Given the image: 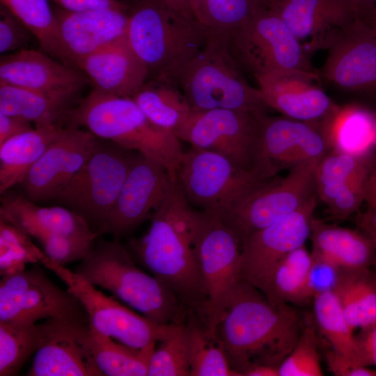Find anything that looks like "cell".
<instances>
[{
    "mask_svg": "<svg viewBox=\"0 0 376 376\" xmlns=\"http://www.w3.org/2000/svg\"><path fill=\"white\" fill-rule=\"evenodd\" d=\"M136 153L97 140L88 159L54 199L81 216L99 236L104 234Z\"/></svg>",
    "mask_w": 376,
    "mask_h": 376,
    "instance_id": "obj_9",
    "label": "cell"
},
{
    "mask_svg": "<svg viewBox=\"0 0 376 376\" xmlns=\"http://www.w3.org/2000/svg\"><path fill=\"white\" fill-rule=\"evenodd\" d=\"M269 178L239 168L216 152L192 146L184 152L176 172V181L189 203L218 217Z\"/></svg>",
    "mask_w": 376,
    "mask_h": 376,
    "instance_id": "obj_10",
    "label": "cell"
},
{
    "mask_svg": "<svg viewBox=\"0 0 376 376\" xmlns=\"http://www.w3.org/2000/svg\"><path fill=\"white\" fill-rule=\"evenodd\" d=\"M359 19L366 24L376 26V6H368L361 11Z\"/></svg>",
    "mask_w": 376,
    "mask_h": 376,
    "instance_id": "obj_55",
    "label": "cell"
},
{
    "mask_svg": "<svg viewBox=\"0 0 376 376\" xmlns=\"http://www.w3.org/2000/svg\"><path fill=\"white\" fill-rule=\"evenodd\" d=\"M28 376H102L93 350L89 322L48 318Z\"/></svg>",
    "mask_w": 376,
    "mask_h": 376,
    "instance_id": "obj_17",
    "label": "cell"
},
{
    "mask_svg": "<svg viewBox=\"0 0 376 376\" xmlns=\"http://www.w3.org/2000/svg\"><path fill=\"white\" fill-rule=\"evenodd\" d=\"M260 146L265 164L277 173L285 167L320 159L329 150L315 125L267 113L262 119Z\"/></svg>",
    "mask_w": 376,
    "mask_h": 376,
    "instance_id": "obj_24",
    "label": "cell"
},
{
    "mask_svg": "<svg viewBox=\"0 0 376 376\" xmlns=\"http://www.w3.org/2000/svg\"><path fill=\"white\" fill-rule=\"evenodd\" d=\"M88 81L84 72L43 52L23 49L1 57L0 84L75 97Z\"/></svg>",
    "mask_w": 376,
    "mask_h": 376,
    "instance_id": "obj_23",
    "label": "cell"
},
{
    "mask_svg": "<svg viewBox=\"0 0 376 376\" xmlns=\"http://www.w3.org/2000/svg\"><path fill=\"white\" fill-rule=\"evenodd\" d=\"M176 83L194 111L224 109L267 113L269 109L258 88L247 82L234 59L228 31L211 30Z\"/></svg>",
    "mask_w": 376,
    "mask_h": 376,
    "instance_id": "obj_5",
    "label": "cell"
},
{
    "mask_svg": "<svg viewBox=\"0 0 376 376\" xmlns=\"http://www.w3.org/2000/svg\"><path fill=\"white\" fill-rule=\"evenodd\" d=\"M333 292L354 329L376 324V272L341 270Z\"/></svg>",
    "mask_w": 376,
    "mask_h": 376,
    "instance_id": "obj_32",
    "label": "cell"
},
{
    "mask_svg": "<svg viewBox=\"0 0 376 376\" xmlns=\"http://www.w3.org/2000/svg\"><path fill=\"white\" fill-rule=\"evenodd\" d=\"M163 1L175 11L185 16L195 18L191 8L189 0H163Z\"/></svg>",
    "mask_w": 376,
    "mask_h": 376,
    "instance_id": "obj_53",
    "label": "cell"
},
{
    "mask_svg": "<svg viewBox=\"0 0 376 376\" xmlns=\"http://www.w3.org/2000/svg\"><path fill=\"white\" fill-rule=\"evenodd\" d=\"M75 272L157 324L187 322L190 312L164 284L142 269L118 239L95 242Z\"/></svg>",
    "mask_w": 376,
    "mask_h": 376,
    "instance_id": "obj_4",
    "label": "cell"
},
{
    "mask_svg": "<svg viewBox=\"0 0 376 376\" xmlns=\"http://www.w3.org/2000/svg\"><path fill=\"white\" fill-rule=\"evenodd\" d=\"M97 236L54 235L46 237L39 242L47 256L65 265L83 260L93 249Z\"/></svg>",
    "mask_w": 376,
    "mask_h": 376,
    "instance_id": "obj_43",
    "label": "cell"
},
{
    "mask_svg": "<svg viewBox=\"0 0 376 376\" xmlns=\"http://www.w3.org/2000/svg\"><path fill=\"white\" fill-rule=\"evenodd\" d=\"M48 318L89 322L77 297L52 282L38 266L1 276L0 321L36 323Z\"/></svg>",
    "mask_w": 376,
    "mask_h": 376,
    "instance_id": "obj_14",
    "label": "cell"
},
{
    "mask_svg": "<svg viewBox=\"0 0 376 376\" xmlns=\"http://www.w3.org/2000/svg\"><path fill=\"white\" fill-rule=\"evenodd\" d=\"M89 326L95 360L103 375H148L150 359L157 343L142 348L132 347Z\"/></svg>",
    "mask_w": 376,
    "mask_h": 376,
    "instance_id": "obj_34",
    "label": "cell"
},
{
    "mask_svg": "<svg viewBox=\"0 0 376 376\" xmlns=\"http://www.w3.org/2000/svg\"><path fill=\"white\" fill-rule=\"evenodd\" d=\"M74 97L0 84V112L22 117L35 127L62 125Z\"/></svg>",
    "mask_w": 376,
    "mask_h": 376,
    "instance_id": "obj_30",
    "label": "cell"
},
{
    "mask_svg": "<svg viewBox=\"0 0 376 376\" xmlns=\"http://www.w3.org/2000/svg\"><path fill=\"white\" fill-rule=\"evenodd\" d=\"M265 114L224 109L192 111L175 134L192 147L226 157L239 168L272 177L277 173L265 164L260 146Z\"/></svg>",
    "mask_w": 376,
    "mask_h": 376,
    "instance_id": "obj_8",
    "label": "cell"
},
{
    "mask_svg": "<svg viewBox=\"0 0 376 376\" xmlns=\"http://www.w3.org/2000/svg\"><path fill=\"white\" fill-rule=\"evenodd\" d=\"M208 0H189L194 17L200 22Z\"/></svg>",
    "mask_w": 376,
    "mask_h": 376,
    "instance_id": "obj_56",
    "label": "cell"
},
{
    "mask_svg": "<svg viewBox=\"0 0 376 376\" xmlns=\"http://www.w3.org/2000/svg\"><path fill=\"white\" fill-rule=\"evenodd\" d=\"M312 255L305 245L288 254L275 267L263 291L275 303L306 304L313 300L308 285Z\"/></svg>",
    "mask_w": 376,
    "mask_h": 376,
    "instance_id": "obj_33",
    "label": "cell"
},
{
    "mask_svg": "<svg viewBox=\"0 0 376 376\" xmlns=\"http://www.w3.org/2000/svg\"><path fill=\"white\" fill-rule=\"evenodd\" d=\"M309 238L312 242L311 255L340 270L366 269L375 265L374 243L360 229L337 226L313 217Z\"/></svg>",
    "mask_w": 376,
    "mask_h": 376,
    "instance_id": "obj_27",
    "label": "cell"
},
{
    "mask_svg": "<svg viewBox=\"0 0 376 376\" xmlns=\"http://www.w3.org/2000/svg\"><path fill=\"white\" fill-rule=\"evenodd\" d=\"M313 320H305L292 350L279 366V376H322L319 340Z\"/></svg>",
    "mask_w": 376,
    "mask_h": 376,
    "instance_id": "obj_42",
    "label": "cell"
},
{
    "mask_svg": "<svg viewBox=\"0 0 376 376\" xmlns=\"http://www.w3.org/2000/svg\"><path fill=\"white\" fill-rule=\"evenodd\" d=\"M45 256L28 234L0 219L1 276L22 272L27 264L40 263Z\"/></svg>",
    "mask_w": 376,
    "mask_h": 376,
    "instance_id": "obj_41",
    "label": "cell"
},
{
    "mask_svg": "<svg viewBox=\"0 0 376 376\" xmlns=\"http://www.w3.org/2000/svg\"><path fill=\"white\" fill-rule=\"evenodd\" d=\"M319 75L344 91L376 88V36L359 18L329 47Z\"/></svg>",
    "mask_w": 376,
    "mask_h": 376,
    "instance_id": "obj_21",
    "label": "cell"
},
{
    "mask_svg": "<svg viewBox=\"0 0 376 376\" xmlns=\"http://www.w3.org/2000/svg\"><path fill=\"white\" fill-rule=\"evenodd\" d=\"M329 150L366 157L375 148L376 118L355 105L338 106L320 127Z\"/></svg>",
    "mask_w": 376,
    "mask_h": 376,
    "instance_id": "obj_29",
    "label": "cell"
},
{
    "mask_svg": "<svg viewBox=\"0 0 376 376\" xmlns=\"http://www.w3.org/2000/svg\"><path fill=\"white\" fill-rule=\"evenodd\" d=\"M0 219L38 242L54 235L99 236L86 221L68 207H41L10 189L1 194Z\"/></svg>",
    "mask_w": 376,
    "mask_h": 376,
    "instance_id": "obj_26",
    "label": "cell"
},
{
    "mask_svg": "<svg viewBox=\"0 0 376 376\" xmlns=\"http://www.w3.org/2000/svg\"><path fill=\"white\" fill-rule=\"evenodd\" d=\"M229 46L242 71L255 80L291 72H318L287 25L263 2L229 31Z\"/></svg>",
    "mask_w": 376,
    "mask_h": 376,
    "instance_id": "obj_7",
    "label": "cell"
},
{
    "mask_svg": "<svg viewBox=\"0 0 376 376\" xmlns=\"http://www.w3.org/2000/svg\"><path fill=\"white\" fill-rule=\"evenodd\" d=\"M33 37L31 32L6 8L1 5V54L26 49L25 47L30 43Z\"/></svg>",
    "mask_w": 376,
    "mask_h": 376,
    "instance_id": "obj_45",
    "label": "cell"
},
{
    "mask_svg": "<svg viewBox=\"0 0 376 376\" xmlns=\"http://www.w3.org/2000/svg\"><path fill=\"white\" fill-rule=\"evenodd\" d=\"M150 219L146 232L129 241L130 253L203 321L207 297L196 250L197 237L178 232L157 213Z\"/></svg>",
    "mask_w": 376,
    "mask_h": 376,
    "instance_id": "obj_6",
    "label": "cell"
},
{
    "mask_svg": "<svg viewBox=\"0 0 376 376\" xmlns=\"http://www.w3.org/2000/svg\"><path fill=\"white\" fill-rule=\"evenodd\" d=\"M204 212L196 250L206 292L203 322L217 336L222 315L241 276V246L234 233L217 216Z\"/></svg>",
    "mask_w": 376,
    "mask_h": 376,
    "instance_id": "obj_13",
    "label": "cell"
},
{
    "mask_svg": "<svg viewBox=\"0 0 376 376\" xmlns=\"http://www.w3.org/2000/svg\"><path fill=\"white\" fill-rule=\"evenodd\" d=\"M365 24V23H364ZM370 30L376 36V26H370L366 24Z\"/></svg>",
    "mask_w": 376,
    "mask_h": 376,
    "instance_id": "obj_58",
    "label": "cell"
},
{
    "mask_svg": "<svg viewBox=\"0 0 376 376\" xmlns=\"http://www.w3.org/2000/svg\"><path fill=\"white\" fill-rule=\"evenodd\" d=\"M126 8L81 11L52 8L58 26L56 58L76 66L84 58L123 36L127 22Z\"/></svg>",
    "mask_w": 376,
    "mask_h": 376,
    "instance_id": "obj_20",
    "label": "cell"
},
{
    "mask_svg": "<svg viewBox=\"0 0 376 376\" xmlns=\"http://www.w3.org/2000/svg\"><path fill=\"white\" fill-rule=\"evenodd\" d=\"M189 338V376H241L231 366L217 336L199 318L189 313L186 322Z\"/></svg>",
    "mask_w": 376,
    "mask_h": 376,
    "instance_id": "obj_35",
    "label": "cell"
},
{
    "mask_svg": "<svg viewBox=\"0 0 376 376\" xmlns=\"http://www.w3.org/2000/svg\"><path fill=\"white\" fill-rule=\"evenodd\" d=\"M324 356L329 370L334 375L376 376V369L360 365L329 346L324 350Z\"/></svg>",
    "mask_w": 376,
    "mask_h": 376,
    "instance_id": "obj_47",
    "label": "cell"
},
{
    "mask_svg": "<svg viewBox=\"0 0 376 376\" xmlns=\"http://www.w3.org/2000/svg\"><path fill=\"white\" fill-rule=\"evenodd\" d=\"M350 2H351L353 5H354L357 8L359 11H361L362 9L374 5V3L376 1V0H347Z\"/></svg>",
    "mask_w": 376,
    "mask_h": 376,
    "instance_id": "obj_57",
    "label": "cell"
},
{
    "mask_svg": "<svg viewBox=\"0 0 376 376\" xmlns=\"http://www.w3.org/2000/svg\"><path fill=\"white\" fill-rule=\"evenodd\" d=\"M33 129L29 120L0 112V146L6 140Z\"/></svg>",
    "mask_w": 376,
    "mask_h": 376,
    "instance_id": "obj_49",
    "label": "cell"
},
{
    "mask_svg": "<svg viewBox=\"0 0 376 376\" xmlns=\"http://www.w3.org/2000/svg\"><path fill=\"white\" fill-rule=\"evenodd\" d=\"M66 126L35 127L0 146V194L19 185L32 166L65 132Z\"/></svg>",
    "mask_w": 376,
    "mask_h": 376,
    "instance_id": "obj_28",
    "label": "cell"
},
{
    "mask_svg": "<svg viewBox=\"0 0 376 376\" xmlns=\"http://www.w3.org/2000/svg\"><path fill=\"white\" fill-rule=\"evenodd\" d=\"M278 367L267 365H256L248 368L244 376H279Z\"/></svg>",
    "mask_w": 376,
    "mask_h": 376,
    "instance_id": "obj_52",
    "label": "cell"
},
{
    "mask_svg": "<svg viewBox=\"0 0 376 376\" xmlns=\"http://www.w3.org/2000/svg\"><path fill=\"white\" fill-rule=\"evenodd\" d=\"M317 194L285 218L248 235L241 243V276L261 292L277 265L305 245L317 205Z\"/></svg>",
    "mask_w": 376,
    "mask_h": 376,
    "instance_id": "obj_15",
    "label": "cell"
},
{
    "mask_svg": "<svg viewBox=\"0 0 376 376\" xmlns=\"http://www.w3.org/2000/svg\"><path fill=\"white\" fill-rule=\"evenodd\" d=\"M125 38L148 71V79L176 80L205 44L211 29L163 0H136L126 8ZM177 84V83H176Z\"/></svg>",
    "mask_w": 376,
    "mask_h": 376,
    "instance_id": "obj_2",
    "label": "cell"
},
{
    "mask_svg": "<svg viewBox=\"0 0 376 376\" xmlns=\"http://www.w3.org/2000/svg\"><path fill=\"white\" fill-rule=\"evenodd\" d=\"M298 40L311 58L328 49L359 18L357 7L347 0H263Z\"/></svg>",
    "mask_w": 376,
    "mask_h": 376,
    "instance_id": "obj_18",
    "label": "cell"
},
{
    "mask_svg": "<svg viewBox=\"0 0 376 376\" xmlns=\"http://www.w3.org/2000/svg\"><path fill=\"white\" fill-rule=\"evenodd\" d=\"M99 92L132 97L148 79V71L125 35L84 58L76 65Z\"/></svg>",
    "mask_w": 376,
    "mask_h": 376,
    "instance_id": "obj_25",
    "label": "cell"
},
{
    "mask_svg": "<svg viewBox=\"0 0 376 376\" xmlns=\"http://www.w3.org/2000/svg\"><path fill=\"white\" fill-rule=\"evenodd\" d=\"M340 272L331 263L312 256L308 285L313 298L316 294L333 291Z\"/></svg>",
    "mask_w": 376,
    "mask_h": 376,
    "instance_id": "obj_46",
    "label": "cell"
},
{
    "mask_svg": "<svg viewBox=\"0 0 376 376\" xmlns=\"http://www.w3.org/2000/svg\"><path fill=\"white\" fill-rule=\"evenodd\" d=\"M319 160L294 166L284 177L276 175L263 180L219 217L240 245L248 235L295 212L316 194L315 171Z\"/></svg>",
    "mask_w": 376,
    "mask_h": 376,
    "instance_id": "obj_11",
    "label": "cell"
},
{
    "mask_svg": "<svg viewBox=\"0 0 376 376\" xmlns=\"http://www.w3.org/2000/svg\"><path fill=\"white\" fill-rule=\"evenodd\" d=\"M312 302L313 322L329 347L358 363L354 329L347 320L335 293L327 291L316 294Z\"/></svg>",
    "mask_w": 376,
    "mask_h": 376,
    "instance_id": "obj_36",
    "label": "cell"
},
{
    "mask_svg": "<svg viewBox=\"0 0 376 376\" xmlns=\"http://www.w3.org/2000/svg\"><path fill=\"white\" fill-rule=\"evenodd\" d=\"M54 272L85 309L89 324L126 345L142 348L166 337L175 324H160L108 297L79 274L45 256L40 262Z\"/></svg>",
    "mask_w": 376,
    "mask_h": 376,
    "instance_id": "obj_12",
    "label": "cell"
},
{
    "mask_svg": "<svg viewBox=\"0 0 376 376\" xmlns=\"http://www.w3.org/2000/svg\"><path fill=\"white\" fill-rule=\"evenodd\" d=\"M158 343L150 359L148 376H189V338L186 323L175 324Z\"/></svg>",
    "mask_w": 376,
    "mask_h": 376,
    "instance_id": "obj_40",
    "label": "cell"
},
{
    "mask_svg": "<svg viewBox=\"0 0 376 376\" xmlns=\"http://www.w3.org/2000/svg\"><path fill=\"white\" fill-rule=\"evenodd\" d=\"M97 138L89 131L67 125L20 182L24 196L34 202L54 199L88 159Z\"/></svg>",
    "mask_w": 376,
    "mask_h": 376,
    "instance_id": "obj_19",
    "label": "cell"
},
{
    "mask_svg": "<svg viewBox=\"0 0 376 376\" xmlns=\"http://www.w3.org/2000/svg\"><path fill=\"white\" fill-rule=\"evenodd\" d=\"M376 150V141L375 145ZM376 199V165L373 171H371L367 187L366 202L372 203Z\"/></svg>",
    "mask_w": 376,
    "mask_h": 376,
    "instance_id": "obj_54",
    "label": "cell"
},
{
    "mask_svg": "<svg viewBox=\"0 0 376 376\" xmlns=\"http://www.w3.org/2000/svg\"><path fill=\"white\" fill-rule=\"evenodd\" d=\"M320 80L319 72H291L256 79L269 108L285 117L314 125L320 130L338 105L316 84Z\"/></svg>",
    "mask_w": 376,
    "mask_h": 376,
    "instance_id": "obj_22",
    "label": "cell"
},
{
    "mask_svg": "<svg viewBox=\"0 0 376 376\" xmlns=\"http://www.w3.org/2000/svg\"><path fill=\"white\" fill-rule=\"evenodd\" d=\"M43 336V323L0 321V375H16L36 353Z\"/></svg>",
    "mask_w": 376,
    "mask_h": 376,
    "instance_id": "obj_37",
    "label": "cell"
},
{
    "mask_svg": "<svg viewBox=\"0 0 376 376\" xmlns=\"http://www.w3.org/2000/svg\"><path fill=\"white\" fill-rule=\"evenodd\" d=\"M370 175L366 157L330 150L315 168L317 197L327 205L343 185L354 180L368 182Z\"/></svg>",
    "mask_w": 376,
    "mask_h": 376,
    "instance_id": "obj_38",
    "label": "cell"
},
{
    "mask_svg": "<svg viewBox=\"0 0 376 376\" xmlns=\"http://www.w3.org/2000/svg\"><path fill=\"white\" fill-rule=\"evenodd\" d=\"M306 318L288 304L270 301L241 279L217 328V336L241 376L250 367H278L292 350Z\"/></svg>",
    "mask_w": 376,
    "mask_h": 376,
    "instance_id": "obj_1",
    "label": "cell"
},
{
    "mask_svg": "<svg viewBox=\"0 0 376 376\" xmlns=\"http://www.w3.org/2000/svg\"><path fill=\"white\" fill-rule=\"evenodd\" d=\"M368 205L367 210L357 217V224L359 229L371 238L376 251V199Z\"/></svg>",
    "mask_w": 376,
    "mask_h": 376,
    "instance_id": "obj_51",
    "label": "cell"
},
{
    "mask_svg": "<svg viewBox=\"0 0 376 376\" xmlns=\"http://www.w3.org/2000/svg\"><path fill=\"white\" fill-rule=\"evenodd\" d=\"M173 182L162 164L136 152L108 215L104 233L119 240L150 219Z\"/></svg>",
    "mask_w": 376,
    "mask_h": 376,
    "instance_id": "obj_16",
    "label": "cell"
},
{
    "mask_svg": "<svg viewBox=\"0 0 376 376\" xmlns=\"http://www.w3.org/2000/svg\"><path fill=\"white\" fill-rule=\"evenodd\" d=\"M67 125L84 126L96 137L141 153L162 164L173 181L184 152L173 132L152 123L132 97L93 89L66 118Z\"/></svg>",
    "mask_w": 376,
    "mask_h": 376,
    "instance_id": "obj_3",
    "label": "cell"
},
{
    "mask_svg": "<svg viewBox=\"0 0 376 376\" xmlns=\"http://www.w3.org/2000/svg\"><path fill=\"white\" fill-rule=\"evenodd\" d=\"M49 0H1L33 35L43 52L57 57L58 26Z\"/></svg>",
    "mask_w": 376,
    "mask_h": 376,
    "instance_id": "obj_39",
    "label": "cell"
},
{
    "mask_svg": "<svg viewBox=\"0 0 376 376\" xmlns=\"http://www.w3.org/2000/svg\"><path fill=\"white\" fill-rule=\"evenodd\" d=\"M356 340L357 362L362 366L376 367V324L360 329Z\"/></svg>",
    "mask_w": 376,
    "mask_h": 376,
    "instance_id": "obj_48",
    "label": "cell"
},
{
    "mask_svg": "<svg viewBox=\"0 0 376 376\" xmlns=\"http://www.w3.org/2000/svg\"><path fill=\"white\" fill-rule=\"evenodd\" d=\"M368 181L354 180L340 187L326 205L334 219H345L359 210L366 201Z\"/></svg>",
    "mask_w": 376,
    "mask_h": 376,
    "instance_id": "obj_44",
    "label": "cell"
},
{
    "mask_svg": "<svg viewBox=\"0 0 376 376\" xmlns=\"http://www.w3.org/2000/svg\"><path fill=\"white\" fill-rule=\"evenodd\" d=\"M58 7L70 11L97 8H122L125 6L116 0H49Z\"/></svg>",
    "mask_w": 376,
    "mask_h": 376,
    "instance_id": "obj_50",
    "label": "cell"
},
{
    "mask_svg": "<svg viewBox=\"0 0 376 376\" xmlns=\"http://www.w3.org/2000/svg\"><path fill=\"white\" fill-rule=\"evenodd\" d=\"M132 98L152 123L174 134L192 111L178 85L168 80L148 79Z\"/></svg>",
    "mask_w": 376,
    "mask_h": 376,
    "instance_id": "obj_31",
    "label": "cell"
}]
</instances>
